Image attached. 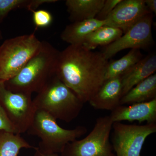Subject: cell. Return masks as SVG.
<instances>
[{"instance_id": "obj_2", "label": "cell", "mask_w": 156, "mask_h": 156, "mask_svg": "<svg viewBox=\"0 0 156 156\" xmlns=\"http://www.w3.org/2000/svg\"><path fill=\"white\" fill-rule=\"evenodd\" d=\"M60 52L43 41L40 50L17 75L4 83L5 87L15 93H37L56 75Z\"/></svg>"}, {"instance_id": "obj_25", "label": "cell", "mask_w": 156, "mask_h": 156, "mask_svg": "<svg viewBox=\"0 0 156 156\" xmlns=\"http://www.w3.org/2000/svg\"><path fill=\"white\" fill-rule=\"evenodd\" d=\"M34 150L35 153L34 156H59L58 154L43 152L39 150L37 147Z\"/></svg>"}, {"instance_id": "obj_26", "label": "cell", "mask_w": 156, "mask_h": 156, "mask_svg": "<svg viewBox=\"0 0 156 156\" xmlns=\"http://www.w3.org/2000/svg\"><path fill=\"white\" fill-rule=\"evenodd\" d=\"M3 39V35L2 34V30H1V27H0V41L2 40Z\"/></svg>"}, {"instance_id": "obj_3", "label": "cell", "mask_w": 156, "mask_h": 156, "mask_svg": "<svg viewBox=\"0 0 156 156\" xmlns=\"http://www.w3.org/2000/svg\"><path fill=\"white\" fill-rule=\"evenodd\" d=\"M33 102L37 110L66 122L76 119L84 103L71 89L55 75L37 93Z\"/></svg>"}, {"instance_id": "obj_16", "label": "cell", "mask_w": 156, "mask_h": 156, "mask_svg": "<svg viewBox=\"0 0 156 156\" xmlns=\"http://www.w3.org/2000/svg\"><path fill=\"white\" fill-rule=\"evenodd\" d=\"M156 98V74H154L137 84L122 97L120 105L150 101Z\"/></svg>"}, {"instance_id": "obj_21", "label": "cell", "mask_w": 156, "mask_h": 156, "mask_svg": "<svg viewBox=\"0 0 156 156\" xmlns=\"http://www.w3.org/2000/svg\"><path fill=\"white\" fill-rule=\"evenodd\" d=\"M32 12L33 13V21L37 28L48 27L53 23V15L47 10L40 9Z\"/></svg>"}, {"instance_id": "obj_11", "label": "cell", "mask_w": 156, "mask_h": 156, "mask_svg": "<svg viewBox=\"0 0 156 156\" xmlns=\"http://www.w3.org/2000/svg\"><path fill=\"white\" fill-rule=\"evenodd\" d=\"M109 115L113 123L136 121L139 123H156V98L129 106L119 105Z\"/></svg>"}, {"instance_id": "obj_20", "label": "cell", "mask_w": 156, "mask_h": 156, "mask_svg": "<svg viewBox=\"0 0 156 156\" xmlns=\"http://www.w3.org/2000/svg\"><path fill=\"white\" fill-rule=\"evenodd\" d=\"M23 9L31 12L34 11V0H0V23L11 11Z\"/></svg>"}, {"instance_id": "obj_7", "label": "cell", "mask_w": 156, "mask_h": 156, "mask_svg": "<svg viewBox=\"0 0 156 156\" xmlns=\"http://www.w3.org/2000/svg\"><path fill=\"white\" fill-rule=\"evenodd\" d=\"M112 145L115 156H140L148 136L156 132V123L140 126L114 122Z\"/></svg>"}, {"instance_id": "obj_17", "label": "cell", "mask_w": 156, "mask_h": 156, "mask_svg": "<svg viewBox=\"0 0 156 156\" xmlns=\"http://www.w3.org/2000/svg\"><path fill=\"white\" fill-rule=\"evenodd\" d=\"M143 57L140 50L131 49L120 59L108 61L105 71V80L123 75Z\"/></svg>"}, {"instance_id": "obj_12", "label": "cell", "mask_w": 156, "mask_h": 156, "mask_svg": "<svg viewBox=\"0 0 156 156\" xmlns=\"http://www.w3.org/2000/svg\"><path fill=\"white\" fill-rule=\"evenodd\" d=\"M122 97V76L105 80L89 102L96 109L112 111L120 105Z\"/></svg>"}, {"instance_id": "obj_19", "label": "cell", "mask_w": 156, "mask_h": 156, "mask_svg": "<svg viewBox=\"0 0 156 156\" xmlns=\"http://www.w3.org/2000/svg\"><path fill=\"white\" fill-rule=\"evenodd\" d=\"M20 134L0 131V156H18L22 148L34 149Z\"/></svg>"}, {"instance_id": "obj_13", "label": "cell", "mask_w": 156, "mask_h": 156, "mask_svg": "<svg viewBox=\"0 0 156 156\" xmlns=\"http://www.w3.org/2000/svg\"><path fill=\"white\" fill-rule=\"evenodd\" d=\"M156 70V54L151 53L143 57L122 76V97L137 84L154 74Z\"/></svg>"}, {"instance_id": "obj_18", "label": "cell", "mask_w": 156, "mask_h": 156, "mask_svg": "<svg viewBox=\"0 0 156 156\" xmlns=\"http://www.w3.org/2000/svg\"><path fill=\"white\" fill-rule=\"evenodd\" d=\"M123 34L120 29L105 25L101 27L89 35L83 46L90 50L99 46H108L118 40Z\"/></svg>"}, {"instance_id": "obj_22", "label": "cell", "mask_w": 156, "mask_h": 156, "mask_svg": "<svg viewBox=\"0 0 156 156\" xmlns=\"http://www.w3.org/2000/svg\"><path fill=\"white\" fill-rule=\"evenodd\" d=\"M121 1L122 0H105L95 18L100 20H105Z\"/></svg>"}, {"instance_id": "obj_5", "label": "cell", "mask_w": 156, "mask_h": 156, "mask_svg": "<svg viewBox=\"0 0 156 156\" xmlns=\"http://www.w3.org/2000/svg\"><path fill=\"white\" fill-rule=\"evenodd\" d=\"M42 41L34 33L7 39L0 46V83L17 75L40 50Z\"/></svg>"}, {"instance_id": "obj_1", "label": "cell", "mask_w": 156, "mask_h": 156, "mask_svg": "<svg viewBox=\"0 0 156 156\" xmlns=\"http://www.w3.org/2000/svg\"><path fill=\"white\" fill-rule=\"evenodd\" d=\"M108 61L101 52L69 45L60 52L56 76L85 104L105 81Z\"/></svg>"}, {"instance_id": "obj_9", "label": "cell", "mask_w": 156, "mask_h": 156, "mask_svg": "<svg viewBox=\"0 0 156 156\" xmlns=\"http://www.w3.org/2000/svg\"><path fill=\"white\" fill-rule=\"evenodd\" d=\"M154 14L150 13L136 23L118 40L104 47L101 53L107 60L126 49L147 50L154 44L152 28Z\"/></svg>"}, {"instance_id": "obj_14", "label": "cell", "mask_w": 156, "mask_h": 156, "mask_svg": "<svg viewBox=\"0 0 156 156\" xmlns=\"http://www.w3.org/2000/svg\"><path fill=\"white\" fill-rule=\"evenodd\" d=\"M106 24V20L95 18L72 23L66 26L61 33L60 38L69 45H83L89 35Z\"/></svg>"}, {"instance_id": "obj_23", "label": "cell", "mask_w": 156, "mask_h": 156, "mask_svg": "<svg viewBox=\"0 0 156 156\" xmlns=\"http://www.w3.org/2000/svg\"><path fill=\"white\" fill-rule=\"evenodd\" d=\"M0 131L18 134L0 104Z\"/></svg>"}, {"instance_id": "obj_15", "label": "cell", "mask_w": 156, "mask_h": 156, "mask_svg": "<svg viewBox=\"0 0 156 156\" xmlns=\"http://www.w3.org/2000/svg\"><path fill=\"white\" fill-rule=\"evenodd\" d=\"M105 0H67L65 4L69 19L79 22L95 18Z\"/></svg>"}, {"instance_id": "obj_4", "label": "cell", "mask_w": 156, "mask_h": 156, "mask_svg": "<svg viewBox=\"0 0 156 156\" xmlns=\"http://www.w3.org/2000/svg\"><path fill=\"white\" fill-rule=\"evenodd\" d=\"M85 126H78L73 129L59 126L56 120L43 111L37 110L33 122L27 132L36 136L41 141L38 149L43 152L62 153L65 147L87 133Z\"/></svg>"}, {"instance_id": "obj_6", "label": "cell", "mask_w": 156, "mask_h": 156, "mask_svg": "<svg viewBox=\"0 0 156 156\" xmlns=\"http://www.w3.org/2000/svg\"><path fill=\"white\" fill-rule=\"evenodd\" d=\"M113 124L110 115L98 118L89 134L67 144L61 156H115L110 141Z\"/></svg>"}, {"instance_id": "obj_10", "label": "cell", "mask_w": 156, "mask_h": 156, "mask_svg": "<svg viewBox=\"0 0 156 156\" xmlns=\"http://www.w3.org/2000/svg\"><path fill=\"white\" fill-rule=\"evenodd\" d=\"M151 13L144 0H122L105 20L106 26L120 29L124 34Z\"/></svg>"}, {"instance_id": "obj_24", "label": "cell", "mask_w": 156, "mask_h": 156, "mask_svg": "<svg viewBox=\"0 0 156 156\" xmlns=\"http://www.w3.org/2000/svg\"><path fill=\"white\" fill-rule=\"evenodd\" d=\"M146 5L147 9L153 14L156 13V0H144Z\"/></svg>"}, {"instance_id": "obj_8", "label": "cell", "mask_w": 156, "mask_h": 156, "mask_svg": "<svg viewBox=\"0 0 156 156\" xmlns=\"http://www.w3.org/2000/svg\"><path fill=\"white\" fill-rule=\"evenodd\" d=\"M0 104L17 133L27 132L37 110L31 95L11 92L0 83Z\"/></svg>"}]
</instances>
